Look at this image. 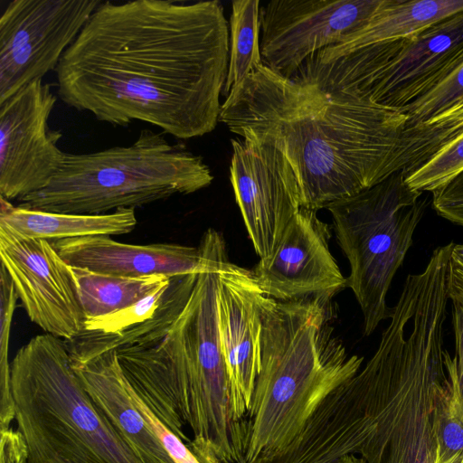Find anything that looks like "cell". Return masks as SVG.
<instances>
[{"instance_id":"obj_2","label":"cell","mask_w":463,"mask_h":463,"mask_svg":"<svg viewBox=\"0 0 463 463\" xmlns=\"http://www.w3.org/2000/svg\"><path fill=\"white\" fill-rule=\"evenodd\" d=\"M407 120L401 111L325 92L264 65L232 89L219 117L300 207L316 212L399 171Z\"/></svg>"},{"instance_id":"obj_8","label":"cell","mask_w":463,"mask_h":463,"mask_svg":"<svg viewBox=\"0 0 463 463\" xmlns=\"http://www.w3.org/2000/svg\"><path fill=\"white\" fill-rule=\"evenodd\" d=\"M463 58V11L406 38L338 43L312 54L292 80L401 111Z\"/></svg>"},{"instance_id":"obj_11","label":"cell","mask_w":463,"mask_h":463,"mask_svg":"<svg viewBox=\"0 0 463 463\" xmlns=\"http://www.w3.org/2000/svg\"><path fill=\"white\" fill-rule=\"evenodd\" d=\"M382 0H273L260 7L264 66L291 79L308 57L363 28Z\"/></svg>"},{"instance_id":"obj_13","label":"cell","mask_w":463,"mask_h":463,"mask_svg":"<svg viewBox=\"0 0 463 463\" xmlns=\"http://www.w3.org/2000/svg\"><path fill=\"white\" fill-rule=\"evenodd\" d=\"M0 257L32 322L66 341L81 333L84 317L69 265L50 241L0 231Z\"/></svg>"},{"instance_id":"obj_27","label":"cell","mask_w":463,"mask_h":463,"mask_svg":"<svg viewBox=\"0 0 463 463\" xmlns=\"http://www.w3.org/2000/svg\"><path fill=\"white\" fill-rule=\"evenodd\" d=\"M14 282L5 268L0 269V430L14 420V403L11 388V363L8 361L11 325L18 299Z\"/></svg>"},{"instance_id":"obj_28","label":"cell","mask_w":463,"mask_h":463,"mask_svg":"<svg viewBox=\"0 0 463 463\" xmlns=\"http://www.w3.org/2000/svg\"><path fill=\"white\" fill-rule=\"evenodd\" d=\"M126 382L134 404L137 406L153 431L159 438L173 460L175 463H201L187 445L154 415V413L135 392L127 380Z\"/></svg>"},{"instance_id":"obj_10","label":"cell","mask_w":463,"mask_h":463,"mask_svg":"<svg viewBox=\"0 0 463 463\" xmlns=\"http://www.w3.org/2000/svg\"><path fill=\"white\" fill-rule=\"evenodd\" d=\"M99 0H14L0 18V103L56 70Z\"/></svg>"},{"instance_id":"obj_4","label":"cell","mask_w":463,"mask_h":463,"mask_svg":"<svg viewBox=\"0 0 463 463\" xmlns=\"http://www.w3.org/2000/svg\"><path fill=\"white\" fill-rule=\"evenodd\" d=\"M333 298L283 302L263 296L260 367L242 463L288 446L321 402L360 371L364 358L349 354L334 332Z\"/></svg>"},{"instance_id":"obj_3","label":"cell","mask_w":463,"mask_h":463,"mask_svg":"<svg viewBox=\"0 0 463 463\" xmlns=\"http://www.w3.org/2000/svg\"><path fill=\"white\" fill-rule=\"evenodd\" d=\"M232 263L222 241L207 269L172 278L157 313L111 345L135 392L201 463H242L250 439L248 419L233 420L219 332V274Z\"/></svg>"},{"instance_id":"obj_20","label":"cell","mask_w":463,"mask_h":463,"mask_svg":"<svg viewBox=\"0 0 463 463\" xmlns=\"http://www.w3.org/2000/svg\"><path fill=\"white\" fill-rule=\"evenodd\" d=\"M137 223L134 208L103 214L61 213L14 205L0 196V231L18 239L50 241L86 236H112L132 232Z\"/></svg>"},{"instance_id":"obj_23","label":"cell","mask_w":463,"mask_h":463,"mask_svg":"<svg viewBox=\"0 0 463 463\" xmlns=\"http://www.w3.org/2000/svg\"><path fill=\"white\" fill-rule=\"evenodd\" d=\"M260 5L259 0L232 3L229 68L222 93L224 97L249 74L264 65L260 47Z\"/></svg>"},{"instance_id":"obj_14","label":"cell","mask_w":463,"mask_h":463,"mask_svg":"<svg viewBox=\"0 0 463 463\" xmlns=\"http://www.w3.org/2000/svg\"><path fill=\"white\" fill-rule=\"evenodd\" d=\"M330 232L316 211L300 207L270 256L251 270L265 296L278 301L333 295L347 286L329 248Z\"/></svg>"},{"instance_id":"obj_30","label":"cell","mask_w":463,"mask_h":463,"mask_svg":"<svg viewBox=\"0 0 463 463\" xmlns=\"http://www.w3.org/2000/svg\"><path fill=\"white\" fill-rule=\"evenodd\" d=\"M0 463H29L25 442L16 429L0 430Z\"/></svg>"},{"instance_id":"obj_15","label":"cell","mask_w":463,"mask_h":463,"mask_svg":"<svg viewBox=\"0 0 463 463\" xmlns=\"http://www.w3.org/2000/svg\"><path fill=\"white\" fill-rule=\"evenodd\" d=\"M374 404L373 379L365 364L321 402L288 446L248 463H333L358 454L373 425Z\"/></svg>"},{"instance_id":"obj_24","label":"cell","mask_w":463,"mask_h":463,"mask_svg":"<svg viewBox=\"0 0 463 463\" xmlns=\"http://www.w3.org/2000/svg\"><path fill=\"white\" fill-rule=\"evenodd\" d=\"M443 356L449 379L437 396L433 425L440 463H449L456 456L463 453V397L454 359L447 350Z\"/></svg>"},{"instance_id":"obj_12","label":"cell","mask_w":463,"mask_h":463,"mask_svg":"<svg viewBox=\"0 0 463 463\" xmlns=\"http://www.w3.org/2000/svg\"><path fill=\"white\" fill-rule=\"evenodd\" d=\"M57 97L37 80L0 103V196L18 202L45 188L66 156L48 127Z\"/></svg>"},{"instance_id":"obj_7","label":"cell","mask_w":463,"mask_h":463,"mask_svg":"<svg viewBox=\"0 0 463 463\" xmlns=\"http://www.w3.org/2000/svg\"><path fill=\"white\" fill-rule=\"evenodd\" d=\"M213 180L201 156L170 143L162 133L143 129L129 146L66 153L52 182L21 199L19 205L52 213L103 214L193 194Z\"/></svg>"},{"instance_id":"obj_9","label":"cell","mask_w":463,"mask_h":463,"mask_svg":"<svg viewBox=\"0 0 463 463\" xmlns=\"http://www.w3.org/2000/svg\"><path fill=\"white\" fill-rule=\"evenodd\" d=\"M411 188L402 171L326 209L338 244L348 260L347 286L363 313L364 335L391 317L386 303L392 281L412 246L429 201Z\"/></svg>"},{"instance_id":"obj_17","label":"cell","mask_w":463,"mask_h":463,"mask_svg":"<svg viewBox=\"0 0 463 463\" xmlns=\"http://www.w3.org/2000/svg\"><path fill=\"white\" fill-rule=\"evenodd\" d=\"M218 322L231 381L233 420L241 421L250 409L259 373L260 304L264 293L252 271L234 263L219 274Z\"/></svg>"},{"instance_id":"obj_22","label":"cell","mask_w":463,"mask_h":463,"mask_svg":"<svg viewBox=\"0 0 463 463\" xmlns=\"http://www.w3.org/2000/svg\"><path fill=\"white\" fill-rule=\"evenodd\" d=\"M69 268L84 320L110 315L128 307L170 279L165 276L124 278L83 268Z\"/></svg>"},{"instance_id":"obj_29","label":"cell","mask_w":463,"mask_h":463,"mask_svg":"<svg viewBox=\"0 0 463 463\" xmlns=\"http://www.w3.org/2000/svg\"><path fill=\"white\" fill-rule=\"evenodd\" d=\"M431 194L437 214L463 227V170Z\"/></svg>"},{"instance_id":"obj_16","label":"cell","mask_w":463,"mask_h":463,"mask_svg":"<svg viewBox=\"0 0 463 463\" xmlns=\"http://www.w3.org/2000/svg\"><path fill=\"white\" fill-rule=\"evenodd\" d=\"M222 234L209 228L198 247L178 243L136 245L110 236H86L51 241L64 261L72 267L124 278L200 273L213 259Z\"/></svg>"},{"instance_id":"obj_32","label":"cell","mask_w":463,"mask_h":463,"mask_svg":"<svg viewBox=\"0 0 463 463\" xmlns=\"http://www.w3.org/2000/svg\"><path fill=\"white\" fill-rule=\"evenodd\" d=\"M333 463H366V461L361 456H356V454H347L339 458Z\"/></svg>"},{"instance_id":"obj_1","label":"cell","mask_w":463,"mask_h":463,"mask_svg":"<svg viewBox=\"0 0 463 463\" xmlns=\"http://www.w3.org/2000/svg\"><path fill=\"white\" fill-rule=\"evenodd\" d=\"M229 56L219 1H101L55 70L57 94L113 126L199 137L219 122Z\"/></svg>"},{"instance_id":"obj_21","label":"cell","mask_w":463,"mask_h":463,"mask_svg":"<svg viewBox=\"0 0 463 463\" xmlns=\"http://www.w3.org/2000/svg\"><path fill=\"white\" fill-rule=\"evenodd\" d=\"M463 11V0H382L370 21L340 43L366 45L410 37Z\"/></svg>"},{"instance_id":"obj_6","label":"cell","mask_w":463,"mask_h":463,"mask_svg":"<svg viewBox=\"0 0 463 463\" xmlns=\"http://www.w3.org/2000/svg\"><path fill=\"white\" fill-rule=\"evenodd\" d=\"M11 388L29 463H146L86 392L61 338L45 333L23 345Z\"/></svg>"},{"instance_id":"obj_33","label":"cell","mask_w":463,"mask_h":463,"mask_svg":"<svg viewBox=\"0 0 463 463\" xmlns=\"http://www.w3.org/2000/svg\"><path fill=\"white\" fill-rule=\"evenodd\" d=\"M449 463H463V453L456 456Z\"/></svg>"},{"instance_id":"obj_19","label":"cell","mask_w":463,"mask_h":463,"mask_svg":"<svg viewBox=\"0 0 463 463\" xmlns=\"http://www.w3.org/2000/svg\"><path fill=\"white\" fill-rule=\"evenodd\" d=\"M72 367L96 405L146 463H175L134 404L116 350Z\"/></svg>"},{"instance_id":"obj_18","label":"cell","mask_w":463,"mask_h":463,"mask_svg":"<svg viewBox=\"0 0 463 463\" xmlns=\"http://www.w3.org/2000/svg\"><path fill=\"white\" fill-rule=\"evenodd\" d=\"M231 142L230 179L235 201L256 253L260 259L268 258L300 206L243 140Z\"/></svg>"},{"instance_id":"obj_26","label":"cell","mask_w":463,"mask_h":463,"mask_svg":"<svg viewBox=\"0 0 463 463\" xmlns=\"http://www.w3.org/2000/svg\"><path fill=\"white\" fill-rule=\"evenodd\" d=\"M460 111L463 112V58L428 91L401 110L408 118L405 128Z\"/></svg>"},{"instance_id":"obj_31","label":"cell","mask_w":463,"mask_h":463,"mask_svg":"<svg viewBox=\"0 0 463 463\" xmlns=\"http://www.w3.org/2000/svg\"><path fill=\"white\" fill-rule=\"evenodd\" d=\"M449 298L463 305V244H456L450 254L448 274Z\"/></svg>"},{"instance_id":"obj_5","label":"cell","mask_w":463,"mask_h":463,"mask_svg":"<svg viewBox=\"0 0 463 463\" xmlns=\"http://www.w3.org/2000/svg\"><path fill=\"white\" fill-rule=\"evenodd\" d=\"M447 306L402 297L367 362L374 383V421L359 450L366 463H440L433 425L444 364Z\"/></svg>"},{"instance_id":"obj_25","label":"cell","mask_w":463,"mask_h":463,"mask_svg":"<svg viewBox=\"0 0 463 463\" xmlns=\"http://www.w3.org/2000/svg\"><path fill=\"white\" fill-rule=\"evenodd\" d=\"M462 170L463 128L400 171L411 188L431 193Z\"/></svg>"}]
</instances>
